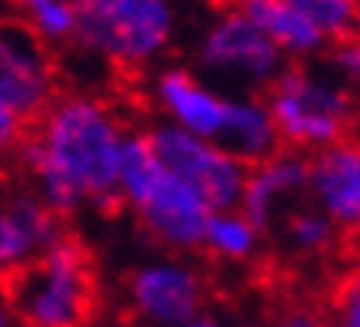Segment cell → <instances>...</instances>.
Returning <instances> with one entry per match:
<instances>
[{"instance_id":"1","label":"cell","mask_w":360,"mask_h":327,"mask_svg":"<svg viewBox=\"0 0 360 327\" xmlns=\"http://www.w3.org/2000/svg\"><path fill=\"white\" fill-rule=\"evenodd\" d=\"M56 172H63L99 212L120 215L129 202L122 192V122L96 96L66 93L27 136Z\"/></svg>"},{"instance_id":"2","label":"cell","mask_w":360,"mask_h":327,"mask_svg":"<svg viewBox=\"0 0 360 327\" xmlns=\"http://www.w3.org/2000/svg\"><path fill=\"white\" fill-rule=\"evenodd\" d=\"M4 295L27 327H89L103 307L96 258L70 229L37 258L4 268Z\"/></svg>"},{"instance_id":"3","label":"cell","mask_w":360,"mask_h":327,"mask_svg":"<svg viewBox=\"0 0 360 327\" xmlns=\"http://www.w3.org/2000/svg\"><path fill=\"white\" fill-rule=\"evenodd\" d=\"M122 192L155 241L172 248H202L208 241L212 208L188 182L165 169L149 132H136L122 146Z\"/></svg>"},{"instance_id":"4","label":"cell","mask_w":360,"mask_h":327,"mask_svg":"<svg viewBox=\"0 0 360 327\" xmlns=\"http://www.w3.org/2000/svg\"><path fill=\"white\" fill-rule=\"evenodd\" d=\"M262 103L288 149H330L357 139L354 129L360 122V103L354 89L317 77L307 66H284L281 77L264 86Z\"/></svg>"},{"instance_id":"5","label":"cell","mask_w":360,"mask_h":327,"mask_svg":"<svg viewBox=\"0 0 360 327\" xmlns=\"http://www.w3.org/2000/svg\"><path fill=\"white\" fill-rule=\"evenodd\" d=\"M175 37L172 0H77V40L116 70H142Z\"/></svg>"},{"instance_id":"6","label":"cell","mask_w":360,"mask_h":327,"mask_svg":"<svg viewBox=\"0 0 360 327\" xmlns=\"http://www.w3.org/2000/svg\"><path fill=\"white\" fill-rule=\"evenodd\" d=\"M56 93V66L46 53V44L30 33L20 20H7L0 40V126L4 146L17 149L30 136L50 106Z\"/></svg>"},{"instance_id":"7","label":"cell","mask_w":360,"mask_h":327,"mask_svg":"<svg viewBox=\"0 0 360 327\" xmlns=\"http://www.w3.org/2000/svg\"><path fill=\"white\" fill-rule=\"evenodd\" d=\"M149 139H153V149L159 153L165 169L195 188L208 208L225 212L241 195V188H245L241 169H248V165H241L225 149L212 146L182 126H159L149 132Z\"/></svg>"},{"instance_id":"8","label":"cell","mask_w":360,"mask_h":327,"mask_svg":"<svg viewBox=\"0 0 360 327\" xmlns=\"http://www.w3.org/2000/svg\"><path fill=\"white\" fill-rule=\"evenodd\" d=\"M198 63L212 73H235L255 86H271L284 70V53L271 44L255 23L235 7L212 20L202 44H198Z\"/></svg>"},{"instance_id":"9","label":"cell","mask_w":360,"mask_h":327,"mask_svg":"<svg viewBox=\"0 0 360 327\" xmlns=\"http://www.w3.org/2000/svg\"><path fill=\"white\" fill-rule=\"evenodd\" d=\"M129 301L139 314L159 324H188L198 317L205 288L192 271L175 264H153L129 274Z\"/></svg>"},{"instance_id":"10","label":"cell","mask_w":360,"mask_h":327,"mask_svg":"<svg viewBox=\"0 0 360 327\" xmlns=\"http://www.w3.org/2000/svg\"><path fill=\"white\" fill-rule=\"evenodd\" d=\"M153 93L165 113H172V120L182 129L195 132L202 139H219L231 113V99H221L212 93L205 83H198L195 73H188L182 66L162 70L153 83Z\"/></svg>"},{"instance_id":"11","label":"cell","mask_w":360,"mask_h":327,"mask_svg":"<svg viewBox=\"0 0 360 327\" xmlns=\"http://www.w3.org/2000/svg\"><path fill=\"white\" fill-rule=\"evenodd\" d=\"M321 205L338 225H360V139L338 142L314 155L311 175Z\"/></svg>"},{"instance_id":"12","label":"cell","mask_w":360,"mask_h":327,"mask_svg":"<svg viewBox=\"0 0 360 327\" xmlns=\"http://www.w3.org/2000/svg\"><path fill=\"white\" fill-rule=\"evenodd\" d=\"M311 175H314V159H304L295 149L274 155L268 162L248 165L245 188H241V215L248 218L255 229H264L268 218H271L274 198L281 192H295V188L311 186Z\"/></svg>"},{"instance_id":"13","label":"cell","mask_w":360,"mask_h":327,"mask_svg":"<svg viewBox=\"0 0 360 327\" xmlns=\"http://www.w3.org/2000/svg\"><path fill=\"white\" fill-rule=\"evenodd\" d=\"M231 7L245 13L271 44H278L284 56L301 60V56H314L324 46H330L324 40V33L317 30L291 0H235Z\"/></svg>"},{"instance_id":"14","label":"cell","mask_w":360,"mask_h":327,"mask_svg":"<svg viewBox=\"0 0 360 327\" xmlns=\"http://www.w3.org/2000/svg\"><path fill=\"white\" fill-rule=\"evenodd\" d=\"M328 44L360 37V0H291Z\"/></svg>"},{"instance_id":"15","label":"cell","mask_w":360,"mask_h":327,"mask_svg":"<svg viewBox=\"0 0 360 327\" xmlns=\"http://www.w3.org/2000/svg\"><path fill=\"white\" fill-rule=\"evenodd\" d=\"M284 235L291 248L301 255H328L338 251L340 235L334 231V218L317 212H288L284 215Z\"/></svg>"},{"instance_id":"16","label":"cell","mask_w":360,"mask_h":327,"mask_svg":"<svg viewBox=\"0 0 360 327\" xmlns=\"http://www.w3.org/2000/svg\"><path fill=\"white\" fill-rule=\"evenodd\" d=\"M314 311L324 321H338V327H360V268H344L338 278H330Z\"/></svg>"},{"instance_id":"17","label":"cell","mask_w":360,"mask_h":327,"mask_svg":"<svg viewBox=\"0 0 360 327\" xmlns=\"http://www.w3.org/2000/svg\"><path fill=\"white\" fill-rule=\"evenodd\" d=\"M255 225L245 215H229V212H215L208 222V248L219 258H231V262H245L255 251Z\"/></svg>"},{"instance_id":"18","label":"cell","mask_w":360,"mask_h":327,"mask_svg":"<svg viewBox=\"0 0 360 327\" xmlns=\"http://www.w3.org/2000/svg\"><path fill=\"white\" fill-rule=\"evenodd\" d=\"M328 66L334 70L338 83L347 89H360V37L340 40L328 46Z\"/></svg>"},{"instance_id":"19","label":"cell","mask_w":360,"mask_h":327,"mask_svg":"<svg viewBox=\"0 0 360 327\" xmlns=\"http://www.w3.org/2000/svg\"><path fill=\"white\" fill-rule=\"evenodd\" d=\"M281 327H328V321L317 314L314 304H301V307H291V311L284 314Z\"/></svg>"},{"instance_id":"20","label":"cell","mask_w":360,"mask_h":327,"mask_svg":"<svg viewBox=\"0 0 360 327\" xmlns=\"http://www.w3.org/2000/svg\"><path fill=\"white\" fill-rule=\"evenodd\" d=\"M13 7H17V20H23V17H30L33 11H40L46 0H11Z\"/></svg>"},{"instance_id":"21","label":"cell","mask_w":360,"mask_h":327,"mask_svg":"<svg viewBox=\"0 0 360 327\" xmlns=\"http://www.w3.org/2000/svg\"><path fill=\"white\" fill-rule=\"evenodd\" d=\"M182 327H219L212 317H195V321H188V324H182Z\"/></svg>"}]
</instances>
